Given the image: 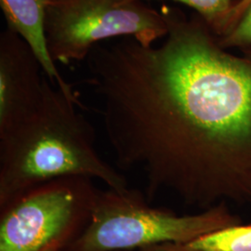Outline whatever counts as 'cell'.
<instances>
[{
  "label": "cell",
  "instance_id": "6da1fadb",
  "mask_svg": "<svg viewBox=\"0 0 251 251\" xmlns=\"http://www.w3.org/2000/svg\"><path fill=\"white\" fill-rule=\"evenodd\" d=\"M160 11L161 45L124 37L86 60L117 166L140 173L149 203L251 206V48L232 53L197 13Z\"/></svg>",
  "mask_w": 251,
  "mask_h": 251
},
{
  "label": "cell",
  "instance_id": "7a4b0ae2",
  "mask_svg": "<svg viewBox=\"0 0 251 251\" xmlns=\"http://www.w3.org/2000/svg\"><path fill=\"white\" fill-rule=\"evenodd\" d=\"M72 96L44 78L43 97L23 122L0 133V207L27 190L65 177L128 188L125 177L102 159L95 131Z\"/></svg>",
  "mask_w": 251,
  "mask_h": 251
},
{
  "label": "cell",
  "instance_id": "3957f363",
  "mask_svg": "<svg viewBox=\"0 0 251 251\" xmlns=\"http://www.w3.org/2000/svg\"><path fill=\"white\" fill-rule=\"evenodd\" d=\"M227 204L178 215L154 207L138 191H99L90 222L64 251H135L149 246L187 244L216 231L240 225Z\"/></svg>",
  "mask_w": 251,
  "mask_h": 251
},
{
  "label": "cell",
  "instance_id": "277c9868",
  "mask_svg": "<svg viewBox=\"0 0 251 251\" xmlns=\"http://www.w3.org/2000/svg\"><path fill=\"white\" fill-rule=\"evenodd\" d=\"M100 190L65 177L29 189L0 207V251H64L90 222Z\"/></svg>",
  "mask_w": 251,
  "mask_h": 251
},
{
  "label": "cell",
  "instance_id": "5b68a950",
  "mask_svg": "<svg viewBox=\"0 0 251 251\" xmlns=\"http://www.w3.org/2000/svg\"><path fill=\"white\" fill-rule=\"evenodd\" d=\"M167 34L161 11L143 0H51L47 5L46 36L55 63L82 62L111 38L132 37L152 46Z\"/></svg>",
  "mask_w": 251,
  "mask_h": 251
},
{
  "label": "cell",
  "instance_id": "8992f818",
  "mask_svg": "<svg viewBox=\"0 0 251 251\" xmlns=\"http://www.w3.org/2000/svg\"><path fill=\"white\" fill-rule=\"evenodd\" d=\"M43 74L26 42L5 29L0 35V133L23 122L39 106Z\"/></svg>",
  "mask_w": 251,
  "mask_h": 251
},
{
  "label": "cell",
  "instance_id": "52a82bcc",
  "mask_svg": "<svg viewBox=\"0 0 251 251\" xmlns=\"http://www.w3.org/2000/svg\"><path fill=\"white\" fill-rule=\"evenodd\" d=\"M49 0H0L7 28L22 37L36 55L44 75L69 95L76 96L57 69L47 43L46 12Z\"/></svg>",
  "mask_w": 251,
  "mask_h": 251
},
{
  "label": "cell",
  "instance_id": "ba28073f",
  "mask_svg": "<svg viewBox=\"0 0 251 251\" xmlns=\"http://www.w3.org/2000/svg\"><path fill=\"white\" fill-rule=\"evenodd\" d=\"M186 245L196 251H251V225L227 227Z\"/></svg>",
  "mask_w": 251,
  "mask_h": 251
},
{
  "label": "cell",
  "instance_id": "9c48e42d",
  "mask_svg": "<svg viewBox=\"0 0 251 251\" xmlns=\"http://www.w3.org/2000/svg\"><path fill=\"white\" fill-rule=\"evenodd\" d=\"M144 1V0H143ZM195 9L218 37L229 31L233 8L241 0H171Z\"/></svg>",
  "mask_w": 251,
  "mask_h": 251
},
{
  "label": "cell",
  "instance_id": "30bf717a",
  "mask_svg": "<svg viewBox=\"0 0 251 251\" xmlns=\"http://www.w3.org/2000/svg\"><path fill=\"white\" fill-rule=\"evenodd\" d=\"M220 44L226 50L251 49V2L243 11L237 23L224 36L218 37Z\"/></svg>",
  "mask_w": 251,
  "mask_h": 251
},
{
  "label": "cell",
  "instance_id": "8fae6325",
  "mask_svg": "<svg viewBox=\"0 0 251 251\" xmlns=\"http://www.w3.org/2000/svg\"><path fill=\"white\" fill-rule=\"evenodd\" d=\"M135 251H196L190 249L186 244H177V243H164L149 246L144 249Z\"/></svg>",
  "mask_w": 251,
  "mask_h": 251
},
{
  "label": "cell",
  "instance_id": "7c38bea8",
  "mask_svg": "<svg viewBox=\"0 0 251 251\" xmlns=\"http://www.w3.org/2000/svg\"><path fill=\"white\" fill-rule=\"evenodd\" d=\"M251 0H241L239 2H237L233 8V15H232V19H231V23H230V28L229 31L233 28V25L237 23V21L240 18V16L242 15L243 11L245 9L248 7V5L251 3ZM228 31V32H229ZM227 32V33H228ZM226 33V34H227ZM225 34V35H226Z\"/></svg>",
  "mask_w": 251,
  "mask_h": 251
},
{
  "label": "cell",
  "instance_id": "4fadbf2b",
  "mask_svg": "<svg viewBox=\"0 0 251 251\" xmlns=\"http://www.w3.org/2000/svg\"><path fill=\"white\" fill-rule=\"evenodd\" d=\"M56 251V250H49V251Z\"/></svg>",
  "mask_w": 251,
  "mask_h": 251
},
{
  "label": "cell",
  "instance_id": "5bb4252c",
  "mask_svg": "<svg viewBox=\"0 0 251 251\" xmlns=\"http://www.w3.org/2000/svg\"><path fill=\"white\" fill-rule=\"evenodd\" d=\"M50 1H51V0H49V2H50Z\"/></svg>",
  "mask_w": 251,
  "mask_h": 251
}]
</instances>
